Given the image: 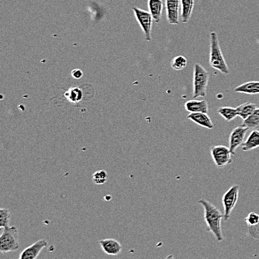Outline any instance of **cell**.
<instances>
[{
  "label": "cell",
  "mask_w": 259,
  "mask_h": 259,
  "mask_svg": "<svg viewBox=\"0 0 259 259\" xmlns=\"http://www.w3.org/2000/svg\"><path fill=\"white\" fill-rule=\"evenodd\" d=\"M199 204L202 205L204 210V220L206 224V230L212 233L217 241L221 242L224 240L221 229V221L224 218V214L211 202L201 199Z\"/></svg>",
  "instance_id": "6da1fadb"
},
{
  "label": "cell",
  "mask_w": 259,
  "mask_h": 259,
  "mask_svg": "<svg viewBox=\"0 0 259 259\" xmlns=\"http://www.w3.org/2000/svg\"><path fill=\"white\" fill-rule=\"evenodd\" d=\"M210 53L209 64L212 68L217 69L223 74H230V69L224 58L220 47V41L217 33L212 31L209 34Z\"/></svg>",
  "instance_id": "7a4b0ae2"
},
{
  "label": "cell",
  "mask_w": 259,
  "mask_h": 259,
  "mask_svg": "<svg viewBox=\"0 0 259 259\" xmlns=\"http://www.w3.org/2000/svg\"><path fill=\"white\" fill-rule=\"evenodd\" d=\"M209 73L201 64H195L193 72V98L206 97Z\"/></svg>",
  "instance_id": "3957f363"
},
{
  "label": "cell",
  "mask_w": 259,
  "mask_h": 259,
  "mask_svg": "<svg viewBox=\"0 0 259 259\" xmlns=\"http://www.w3.org/2000/svg\"><path fill=\"white\" fill-rule=\"evenodd\" d=\"M20 247L19 232L16 227H6L3 229L0 236V252L2 253L14 252Z\"/></svg>",
  "instance_id": "277c9868"
},
{
  "label": "cell",
  "mask_w": 259,
  "mask_h": 259,
  "mask_svg": "<svg viewBox=\"0 0 259 259\" xmlns=\"http://www.w3.org/2000/svg\"><path fill=\"white\" fill-rule=\"evenodd\" d=\"M238 194H239V186L235 184L223 196L222 203L224 209V220L227 221L230 219L232 212L238 203Z\"/></svg>",
  "instance_id": "5b68a950"
},
{
  "label": "cell",
  "mask_w": 259,
  "mask_h": 259,
  "mask_svg": "<svg viewBox=\"0 0 259 259\" xmlns=\"http://www.w3.org/2000/svg\"><path fill=\"white\" fill-rule=\"evenodd\" d=\"M210 153H211L213 162L219 168H224V167L233 162V159H232L233 154L230 148L227 146L223 145L211 146Z\"/></svg>",
  "instance_id": "8992f818"
},
{
  "label": "cell",
  "mask_w": 259,
  "mask_h": 259,
  "mask_svg": "<svg viewBox=\"0 0 259 259\" xmlns=\"http://www.w3.org/2000/svg\"><path fill=\"white\" fill-rule=\"evenodd\" d=\"M133 12L137 19V21L143 30L145 40L151 41V30H152L153 20H154L151 13L136 7L133 8Z\"/></svg>",
  "instance_id": "52a82bcc"
},
{
  "label": "cell",
  "mask_w": 259,
  "mask_h": 259,
  "mask_svg": "<svg viewBox=\"0 0 259 259\" xmlns=\"http://www.w3.org/2000/svg\"><path fill=\"white\" fill-rule=\"evenodd\" d=\"M248 130L249 129L247 127L241 125V126L235 128L230 133V139H229V148L234 156L235 155L236 150L240 146H242L243 143L245 141L244 138H245Z\"/></svg>",
  "instance_id": "ba28073f"
},
{
  "label": "cell",
  "mask_w": 259,
  "mask_h": 259,
  "mask_svg": "<svg viewBox=\"0 0 259 259\" xmlns=\"http://www.w3.org/2000/svg\"><path fill=\"white\" fill-rule=\"evenodd\" d=\"M167 22L170 25H178L181 17V0H165Z\"/></svg>",
  "instance_id": "9c48e42d"
},
{
  "label": "cell",
  "mask_w": 259,
  "mask_h": 259,
  "mask_svg": "<svg viewBox=\"0 0 259 259\" xmlns=\"http://www.w3.org/2000/svg\"><path fill=\"white\" fill-rule=\"evenodd\" d=\"M48 245V243L45 240H39L32 245L28 246L20 254V259H35L38 257L42 249Z\"/></svg>",
  "instance_id": "30bf717a"
},
{
  "label": "cell",
  "mask_w": 259,
  "mask_h": 259,
  "mask_svg": "<svg viewBox=\"0 0 259 259\" xmlns=\"http://www.w3.org/2000/svg\"><path fill=\"white\" fill-rule=\"evenodd\" d=\"M99 244L104 252L109 255H118L122 250L121 244L116 240L111 238L102 240L99 241Z\"/></svg>",
  "instance_id": "8fae6325"
},
{
  "label": "cell",
  "mask_w": 259,
  "mask_h": 259,
  "mask_svg": "<svg viewBox=\"0 0 259 259\" xmlns=\"http://www.w3.org/2000/svg\"><path fill=\"white\" fill-rule=\"evenodd\" d=\"M187 119L206 129H212L214 128V124L208 113H190L188 115Z\"/></svg>",
  "instance_id": "7c38bea8"
},
{
  "label": "cell",
  "mask_w": 259,
  "mask_h": 259,
  "mask_svg": "<svg viewBox=\"0 0 259 259\" xmlns=\"http://www.w3.org/2000/svg\"><path fill=\"white\" fill-rule=\"evenodd\" d=\"M185 109L189 113H208V104L207 101L205 99L202 100H197V99H192V100L188 101L185 103Z\"/></svg>",
  "instance_id": "4fadbf2b"
},
{
  "label": "cell",
  "mask_w": 259,
  "mask_h": 259,
  "mask_svg": "<svg viewBox=\"0 0 259 259\" xmlns=\"http://www.w3.org/2000/svg\"><path fill=\"white\" fill-rule=\"evenodd\" d=\"M148 10L152 16L156 23H159L162 18V11H163V2L162 0H148Z\"/></svg>",
  "instance_id": "5bb4252c"
},
{
  "label": "cell",
  "mask_w": 259,
  "mask_h": 259,
  "mask_svg": "<svg viewBox=\"0 0 259 259\" xmlns=\"http://www.w3.org/2000/svg\"><path fill=\"white\" fill-rule=\"evenodd\" d=\"M235 93L256 95L259 94V81H250L245 82L235 88Z\"/></svg>",
  "instance_id": "9a60e30c"
},
{
  "label": "cell",
  "mask_w": 259,
  "mask_h": 259,
  "mask_svg": "<svg viewBox=\"0 0 259 259\" xmlns=\"http://www.w3.org/2000/svg\"><path fill=\"white\" fill-rule=\"evenodd\" d=\"M259 147V131H252L249 136L246 139L245 141L241 146V150L244 152H249L251 150L257 149Z\"/></svg>",
  "instance_id": "2e32d148"
},
{
  "label": "cell",
  "mask_w": 259,
  "mask_h": 259,
  "mask_svg": "<svg viewBox=\"0 0 259 259\" xmlns=\"http://www.w3.org/2000/svg\"><path fill=\"white\" fill-rule=\"evenodd\" d=\"M181 18L183 23H189L194 7V0H181Z\"/></svg>",
  "instance_id": "e0dca14e"
},
{
  "label": "cell",
  "mask_w": 259,
  "mask_h": 259,
  "mask_svg": "<svg viewBox=\"0 0 259 259\" xmlns=\"http://www.w3.org/2000/svg\"><path fill=\"white\" fill-rule=\"evenodd\" d=\"M257 108H258V106H257L256 104L247 102L237 107L236 109L238 112V117H240L243 121H244L246 118H249Z\"/></svg>",
  "instance_id": "ac0fdd59"
},
{
  "label": "cell",
  "mask_w": 259,
  "mask_h": 259,
  "mask_svg": "<svg viewBox=\"0 0 259 259\" xmlns=\"http://www.w3.org/2000/svg\"><path fill=\"white\" fill-rule=\"evenodd\" d=\"M218 113L227 122L233 121L238 116L236 108L233 107H221L218 108Z\"/></svg>",
  "instance_id": "d6986e66"
},
{
  "label": "cell",
  "mask_w": 259,
  "mask_h": 259,
  "mask_svg": "<svg viewBox=\"0 0 259 259\" xmlns=\"http://www.w3.org/2000/svg\"><path fill=\"white\" fill-rule=\"evenodd\" d=\"M241 126H245L249 129H255L259 127V107L249 118L244 120Z\"/></svg>",
  "instance_id": "ffe728a7"
},
{
  "label": "cell",
  "mask_w": 259,
  "mask_h": 259,
  "mask_svg": "<svg viewBox=\"0 0 259 259\" xmlns=\"http://www.w3.org/2000/svg\"><path fill=\"white\" fill-rule=\"evenodd\" d=\"M187 59L183 55H178L172 59L170 66L175 70H182L187 66Z\"/></svg>",
  "instance_id": "44dd1931"
},
{
  "label": "cell",
  "mask_w": 259,
  "mask_h": 259,
  "mask_svg": "<svg viewBox=\"0 0 259 259\" xmlns=\"http://www.w3.org/2000/svg\"><path fill=\"white\" fill-rule=\"evenodd\" d=\"M11 219V212L9 209L1 208L0 209V227L2 229L9 227Z\"/></svg>",
  "instance_id": "7402d4cb"
},
{
  "label": "cell",
  "mask_w": 259,
  "mask_h": 259,
  "mask_svg": "<svg viewBox=\"0 0 259 259\" xmlns=\"http://www.w3.org/2000/svg\"><path fill=\"white\" fill-rule=\"evenodd\" d=\"M108 176L105 170H101L96 172L93 176V181L96 184H103L107 181Z\"/></svg>",
  "instance_id": "603a6c76"
},
{
  "label": "cell",
  "mask_w": 259,
  "mask_h": 259,
  "mask_svg": "<svg viewBox=\"0 0 259 259\" xmlns=\"http://www.w3.org/2000/svg\"><path fill=\"white\" fill-rule=\"evenodd\" d=\"M246 224L249 227H255L259 224V214L250 212L245 218Z\"/></svg>",
  "instance_id": "cb8c5ba5"
},
{
  "label": "cell",
  "mask_w": 259,
  "mask_h": 259,
  "mask_svg": "<svg viewBox=\"0 0 259 259\" xmlns=\"http://www.w3.org/2000/svg\"><path fill=\"white\" fill-rule=\"evenodd\" d=\"M72 76L75 80H80L83 77V72L79 69H73L72 71Z\"/></svg>",
  "instance_id": "d4e9b609"
}]
</instances>
